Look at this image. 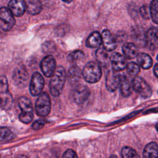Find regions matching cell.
<instances>
[{
	"instance_id": "obj_38",
	"label": "cell",
	"mask_w": 158,
	"mask_h": 158,
	"mask_svg": "<svg viewBox=\"0 0 158 158\" xmlns=\"http://www.w3.org/2000/svg\"><path fill=\"white\" fill-rule=\"evenodd\" d=\"M156 130H157V131H158V122H157V124L156 125Z\"/></svg>"
},
{
	"instance_id": "obj_33",
	"label": "cell",
	"mask_w": 158,
	"mask_h": 158,
	"mask_svg": "<svg viewBox=\"0 0 158 158\" xmlns=\"http://www.w3.org/2000/svg\"><path fill=\"white\" fill-rule=\"evenodd\" d=\"M62 158H78L76 152L72 149H67L64 153Z\"/></svg>"
},
{
	"instance_id": "obj_13",
	"label": "cell",
	"mask_w": 158,
	"mask_h": 158,
	"mask_svg": "<svg viewBox=\"0 0 158 158\" xmlns=\"http://www.w3.org/2000/svg\"><path fill=\"white\" fill-rule=\"evenodd\" d=\"M104 48L107 51H112L117 47V40L114 35L108 30H104L101 35Z\"/></svg>"
},
{
	"instance_id": "obj_11",
	"label": "cell",
	"mask_w": 158,
	"mask_h": 158,
	"mask_svg": "<svg viewBox=\"0 0 158 158\" xmlns=\"http://www.w3.org/2000/svg\"><path fill=\"white\" fill-rule=\"evenodd\" d=\"M120 75L117 74L115 71L109 70L106 77V86L108 90L110 91H115L120 85Z\"/></svg>"
},
{
	"instance_id": "obj_18",
	"label": "cell",
	"mask_w": 158,
	"mask_h": 158,
	"mask_svg": "<svg viewBox=\"0 0 158 158\" xmlns=\"http://www.w3.org/2000/svg\"><path fill=\"white\" fill-rule=\"evenodd\" d=\"M122 51L124 56L128 59H132L138 55L137 46L133 43H125L122 46Z\"/></svg>"
},
{
	"instance_id": "obj_32",
	"label": "cell",
	"mask_w": 158,
	"mask_h": 158,
	"mask_svg": "<svg viewBox=\"0 0 158 158\" xmlns=\"http://www.w3.org/2000/svg\"><path fill=\"white\" fill-rule=\"evenodd\" d=\"M8 91L7 80L5 76L2 75L1 77V85H0V92H4Z\"/></svg>"
},
{
	"instance_id": "obj_25",
	"label": "cell",
	"mask_w": 158,
	"mask_h": 158,
	"mask_svg": "<svg viewBox=\"0 0 158 158\" xmlns=\"http://www.w3.org/2000/svg\"><path fill=\"white\" fill-rule=\"evenodd\" d=\"M96 57L98 62L102 66L108 65L109 62V55L104 48H98L96 52Z\"/></svg>"
},
{
	"instance_id": "obj_30",
	"label": "cell",
	"mask_w": 158,
	"mask_h": 158,
	"mask_svg": "<svg viewBox=\"0 0 158 158\" xmlns=\"http://www.w3.org/2000/svg\"><path fill=\"white\" fill-rule=\"evenodd\" d=\"M127 71L130 75L136 76L140 71V68L136 63L131 62H129L127 65Z\"/></svg>"
},
{
	"instance_id": "obj_29",
	"label": "cell",
	"mask_w": 158,
	"mask_h": 158,
	"mask_svg": "<svg viewBox=\"0 0 158 158\" xmlns=\"http://www.w3.org/2000/svg\"><path fill=\"white\" fill-rule=\"evenodd\" d=\"M15 137V135L6 127H1V141H6L13 139Z\"/></svg>"
},
{
	"instance_id": "obj_12",
	"label": "cell",
	"mask_w": 158,
	"mask_h": 158,
	"mask_svg": "<svg viewBox=\"0 0 158 158\" xmlns=\"http://www.w3.org/2000/svg\"><path fill=\"white\" fill-rule=\"evenodd\" d=\"M8 9L16 17L22 16L27 10L26 2L22 0H12L8 4Z\"/></svg>"
},
{
	"instance_id": "obj_3",
	"label": "cell",
	"mask_w": 158,
	"mask_h": 158,
	"mask_svg": "<svg viewBox=\"0 0 158 158\" xmlns=\"http://www.w3.org/2000/svg\"><path fill=\"white\" fill-rule=\"evenodd\" d=\"M18 104L21 110L19 115V120L23 123H29L33 118V109L31 101L28 98L22 96L19 99Z\"/></svg>"
},
{
	"instance_id": "obj_36",
	"label": "cell",
	"mask_w": 158,
	"mask_h": 158,
	"mask_svg": "<svg viewBox=\"0 0 158 158\" xmlns=\"http://www.w3.org/2000/svg\"><path fill=\"white\" fill-rule=\"evenodd\" d=\"M17 158H28L27 156H25V155H19V156H18L17 157Z\"/></svg>"
},
{
	"instance_id": "obj_22",
	"label": "cell",
	"mask_w": 158,
	"mask_h": 158,
	"mask_svg": "<svg viewBox=\"0 0 158 158\" xmlns=\"http://www.w3.org/2000/svg\"><path fill=\"white\" fill-rule=\"evenodd\" d=\"M119 87L120 93L123 96L128 97L130 95L131 93V85L127 78L125 75H120V81Z\"/></svg>"
},
{
	"instance_id": "obj_24",
	"label": "cell",
	"mask_w": 158,
	"mask_h": 158,
	"mask_svg": "<svg viewBox=\"0 0 158 158\" xmlns=\"http://www.w3.org/2000/svg\"><path fill=\"white\" fill-rule=\"evenodd\" d=\"M1 95V108L4 110L9 109L12 105V97L10 93L7 91L0 92Z\"/></svg>"
},
{
	"instance_id": "obj_34",
	"label": "cell",
	"mask_w": 158,
	"mask_h": 158,
	"mask_svg": "<svg viewBox=\"0 0 158 158\" xmlns=\"http://www.w3.org/2000/svg\"><path fill=\"white\" fill-rule=\"evenodd\" d=\"M44 125H45V122L44 120H38L33 122V123L32 124V128L35 130H38L41 129Z\"/></svg>"
},
{
	"instance_id": "obj_9",
	"label": "cell",
	"mask_w": 158,
	"mask_h": 158,
	"mask_svg": "<svg viewBox=\"0 0 158 158\" xmlns=\"http://www.w3.org/2000/svg\"><path fill=\"white\" fill-rule=\"evenodd\" d=\"M44 85V80L39 72H35L30 82V91L32 96H36L41 94Z\"/></svg>"
},
{
	"instance_id": "obj_27",
	"label": "cell",
	"mask_w": 158,
	"mask_h": 158,
	"mask_svg": "<svg viewBox=\"0 0 158 158\" xmlns=\"http://www.w3.org/2000/svg\"><path fill=\"white\" fill-rule=\"evenodd\" d=\"M85 58L84 53L80 50H76L71 53H70L68 56V60L72 63H77L83 60Z\"/></svg>"
},
{
	"instance_id": "obj_15",
	"label": "cell",
	"mask_w": 158,
	"mask_h": 158,
	"mask_svg": "<svg viewBox=\"0 0 158 158\" xmlns=\"http://www.w3.org/2000/svg\"><path fill=\"white\" fill-rule=\"evenodd\" d=\"M146 44L151 50L158 47V30L155 27L149 28L146 33Z\"/></svg>"
},
{
	"instance_id": "obj_17",
	"label": "cell",
	"mask_w": 158,
	"mask_h": 158,
	"mask_svg": "<svg viewBox=\"0 0 158 158\" xmlns=\"http://www.w3.org/2000/svg\"><path fill=\"white\" fill-rule=\"evenodd\" d=\"M131 38L136 46L143 47L146 44V34L139 28L137 27L132 30Z\"/></svg>"
},
{
	"instance_id": "obj_8",
	"label": "cell",
	"mask_w": 158,
	"mask_h": 158,
	"mask_svg": "<svg viewBox=\"0 0 158 158\" xmlns=\"http://www.w3.org/2000/svg\"><path fill=\"white\" fill-rule=\"evenodd\" d=\"M15 23L14 15L4 7H2L0 10V26L4 31H9Z\"/></svg>"
},
{
	"instance_id": "obj_28",
	"label": "cell",
	"mask_w": 158,
	"mask_h": 158,
	"mask_svg": "<svg viewBox=\"0 0 158 158\" xmlns=\"http://www.w3.org/2000/svg\"><path fill=\"white\" fill-rule=\"evenodd\" d=\"M151 17L152 21L158 24V1L154 0L151 2L150 6Z\"/></svg>"
},
{
	"instance_id": "obj_23",
	"label": "cell",
	"mask_w": 158,
	"mask_h": 158,
	"mask_svg": "<svg viewBox=\"0 0 158 158\" xmlns=\"http://www.w3.org/2000/svg\"><path fill=\"white\" fill-rule=\"evenodd\" d=\"M137 61L139 65L144 69H149L152 64L151 57L148 54L144 52L138 54L137 56Z\"/></svg>"
},
{
	"instance_id": "obj_35",
	"label": "cell",
	"mask_w": 158,
	"mask_h": 158,
	"mask_svg": "<svg viewBox=\"0 0 158 158\" xmlns=\"http://www.w3.org/2000/svg\"><path fill=\"white\" fill-rule=\"evenodd\" d=\"M154 73L155 76L158 78V64H157L154 67Z\"/></svg>"
},
{
	"instance_id": "obj_14",
	"label": "cell",
	"mask_w": 158,
	"mask_h": 158,
	"mask_svg": "<svg viewBox=\"0 0 158 158\" xmlns=\"http://www.w3.org/2000/svg\"><path fill=\"white\" fill-rule=\"evenodd\" d=\"M110 60L112 69L115 72L123 70L128 64L125 58L118 52H114L110 56Z\"/></svg>"
},
{
	"instance_id": "obj_6",
	"label": "cell",
	"mask_w": 158,
	"mask_h": 158,
	"mask_svg": "<svg viewBox=\"0 0 158 158\" xmlns=\"http://www.w3.org/2000/svg\"><path fill=\"white\" fill-rule=\"evenodd\" d=\"M12 78L15 85L20 88L26 86L29 76L26 68L23 65H19L14 70Z\"/></svg>"
},
{
	"instance_id": "obj_39",
	"label": "cell",
	"mask_w": 158,
	"mask_h": 158,
	"mask_svg": "<svg viewBox=\"0 0 158 158\" xmlns=\"http://www.w3.org/2000/svg\"><path fill=\"white\" fill-rule=\"evenodd\" d=\"M157 60H158V55H157Z\"/></svg>"
},
{
	"instance_id": "obj_2",
	"label": "cell",
	"mask_w": 158,
	"mask_h": 158,
	"mask_svg": "<svg viewBox=\"0 0 158 158\" xmlns=\"http://www.w3.org/2000/svg\"><path fill=\"white\" fill-rule=\"evenodd\" d=\"M82 74L86 81L94 83L100 80L102 76V70L99 64L94 62H89L83 67Z\"/></svg>"
},
{
	"instance_id": "obj_5",
	"label": "cell",
	"mask_w": 158,
	"mask_h": 158,
	"mask_svg": "<svg viewBox=\"0 0 158 158\" xmlns=\"http://www.w3.org/2000/svg\"><path fill=\"white\" fill-rule=\"evenodd\" d=\"M90 94L88 88L83 85L78 84L74 86L71 91V96L73 100L77 104H82L85 102Z\"/></svg>"
},
{
	"instance_id": "obj_1",
	"label": "cell",
	"mask_w": 158,
	"mask_h": 158,
	"mask_svg": "<svg viewBox=\"0 0 158 158\" xmlns=\"http://www.w3.org/2000/svg\"><path fill=\"white\" fill-rule=\"evenodd\" d=\"M66 77L67 75L64 67H57L49 82L50 92L52 96H58L62 93Z\"/></svg>"
},
{
	"instance_id": "obj_20",
	"label": "cell",
	"mask_w": 158,
	"mask_h": 158,
	"mask_svg": "<svg viewBox=\"0 0 158 158\" xmlns=\"http://www.w3.org/2000/svg\"><path fill=\"white\" fill-rule=\"evenodd\" d=\"M102 43V36L98 31L91 33L88 37L86 44L87 47L91 48H98Z\"/></svg>"
},
{
	"instance_id": "obj_21",
	"label": "cell",
	"mask_w": 158,
	"mask_h": 158,
	"mask_svg": "<svg viewBox=\"0 0 158 158\" xmlns=\"http://www.w3.org/2000/svg\"><path fill=\"white\" fill-rule=\"evenodd\" d=\"M25 2L27 5V10L28 14L31 15H36L41 12L42 4L39 1L29 0Z\"/></svg>"
},
{
	"instance_id": "obj_7",
	"label": "cell",
	"mask_w": 158,
	"mask_h": 158,
	"mask_svg": "<svg viewBox=\"0 0 158 158\" xmlns=\"http://www.w3.org/2000/svg\"><path fill=\"white\" fill-rule=\"evenodd\" d=\"M132 87L136 93L144 98L150 97L152 94L151 87L141 77H136L133 79Z\"/></svg>"
},
{
	"instance_id": "obj_37",
	"label": "cell",
	"mask_w": 158,
	"mask_h": 158,
	"mask_svg": "<svg viewBox=\"0 0 158 158\" xmlns=\"http://www.w3.org/2000/svg\"><path fill=\"white\" fill-rule=\"evenodd\" d=\"M109 158H117V157L116 156H115V155H111V156L109 157Z\"/></svg>"
},
{
	"instance_id": "obj_16",
	"label": "cell",
	"mask_w": 158,
	"mask_h": 158,
	"mask_svg": "<svg viewBox=\"0 0 158 158\" xmlns=\"http://www.w3.org/2000/svg\"><path fill=\"white\" fill-rule=\"evenodd\" d=\"M82 75V72L80 68L77 65H73L69 69L68 73L67 74V77L69 82L71 85L75 86L78 84Z\"/></svg>"
},
{
	"instance_id": "obj_26",
	"label": "cell",
	"mask_w": 158,
	"mask_h": 158,
	"mask_svg": "<svg viewBox=\"0 0 158 158\" xmlns=\"http://www.w3.org/2000/svg\"><path fill=\"white\" fill-rule=\"evenodd\" d=\"M121 156L122 158H140L136 151L128 146L122 148Z\"/></svg>"
},
{
	"instance_id": "obj_4",
	"label": "cell",
	"mask_w": 158,
	"mask_h": 158,
	"mask_svg": "<svg viewBox=\"0 0 158 158\" xmlns=\"http://www.w3.org/2000/svg\"><path fill=\"white\" fill-rule=\"evenodd\" d=\"M51 99L46 93H43L36 99L35 103V110L39 116L45 117L49 114L51 110Z\"/></svg>"
},
{
	"instance_id": "obj_19",
	"label": "cell",
	"mask_w": 158,
	"mask_h": 158,
	"mask_svg": "<svg viewBox=\"0 0 158 158\" xmlns=\"http://www.w3.org/2000/svg\"><path fill=\"white\" fill-rule=\"evenodd\" d=\"M143 158H158V145L155 142L148 143L143 152Z\"/></svg>"
},
{
	"instance_id": "obj_10",
	"label": "cell",
	"mask_w": 158,
	"mask_h": 158,
	"mask_svg": "<svg viewBox=\"0 0 158 158\" xmlns=\"http://www.w3.org/2000/svg\"><path fill=\"white\" fill-rule=\"evenodd\" d=\"M41 71L46 77H52L56 70V62L51 55L45 56L40 64Z\"/></svg>"
},
{
	"instance_id": "obj_31",
	"label": "cell",
	"mask_w": 158,
	"mask_h": 158,
	"mask_svg": "<svg viewBox=\"0 0 158 158\" xmlns=\"http://www.w3.org/2000/svg\"><path fill=\"white\" fill-rule=\"evenodd\" d=\"M140 14L141 16L145 19H149L151 17L150 9L146 5H143L140 7L139 9Z\"/></svg>"
}]
</instances>
